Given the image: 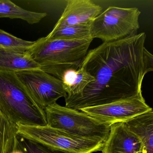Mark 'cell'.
<instances>
[{
    "instance_id": "1",
    "label": "cell",
    "mask_w": 153,
    "mask_h": 153,
    "mask_svg": "<svg viewBox=\"0 0 153 153\" xmlns=\"http://www.w3.org/2000/svg\"><path fill=\"white\" fill-rule=\"evenodd\" d=\"M146 39L141 33L90 50L79 67L94 79L81 94L66 97L65 106L79 111L141 94L144 77L153 71Z\"/></svg>"
},
{
    "instance_id": "2",
    "label": "cell",
    "mask_w": 153,
    "mask_h": 153,
    "mask_svg": "<svg viewBox=\"0 0 153 153\" xmlns=\"http://www.w3.org/2000/svg\"><path fill=\"white\" fill-rule=\"evenodd\" d=\"M92 42L43 37L36 41L27 52L41 70L62 80L66 71L79 68Z\"/></svg>"
},
{
    "instance_id": "3",
    "label": "cell",
    "mask_w": 153,
    "mask_h": 153,
    "mask_svg": "<svg viewBox=\"0 0 153 153\" xmlns=\"http://www.w3.org/2000/svg\"><path fill=\"white\" fill-rule=\"evenodd\" d=\"M0 110L16 125H47L44 110L36 103L13 71H0Z\"/></svg>"
},
{
    "instance_id": "4",
    "label": "cell",
    "mask_w": 153,
    "mask_h": 153,
    "mask_svg": "<svg viewBox=\"0 0 153 153\" xmlns=\"http://www.w3.org/2000/svg\"><path fill=\"white\" fill-rule=\"evenodd\" d=\"M47 125L75 136L104 143L110 134L111 125L85 113L62 106L57 103L44 110Z\"/></svg>"
},
{
    "instance_id": "5",
    "label": "cell",
    "mask_w": 153,
    "mask_h": 153,
    "mask_svg": "<svg viewBox=\"0 0 153 153\" xmlns=\"http://www.w3.org/2000/svg\"><path fill=\"white\" fill-rule=\"evenodd\" d=\"M140 14L136 7H109L91 23V36L109 42L135 35L139 29Z\"/></svg>"
},
{
    "instance_id": "6",
    "label": "cell",
    "mask_w": 153,
    "mask_h": 153,
    "mask_svg": "<svg viewBox=\"0 0 153 153\" xmlns=\"http://www.w3.org/2000/svg\"><path fill=\"white\" fill-rule=\"evenodd\" d=\"M18 136L69 153L101 151L104 142L80 137L59 129L45 126L16 125Z\"/></svg>"
},
{
    "instance_id": "7",
    "label": "cell",
    "mask_w": 153,
    "mask_h": 153,
    "mask_svg": "<svg viewBox=\"0 0 153 153\" xmlns=\"http://www.w3.org/2000/svg\"><path fill=\"white\" fill-rule=\"evenodd\" d=\"M15 73L30 96L42 110L56 103L61 97L67 96L62 80L42 70Z\"/></svg>"
},
{
    "instance_id": "8",
    "label": "cell",
    "mask_w": 153,
    "mask_h": 153,
    "mask_svg": "<svg viewBox=\"0 0 153 153\" xmlns=\"http://www.w3.org/2000/svg\"><path fill=\"white\" fill-rule=\"evenodd\" d=\"M141 94L111 103L80 109L79 111L102 122L111 125L125 122L152 111Z\"/></svg>"
},
{
    "instance_id": "9",
    "label": "cell",
    "mask_w": 153,
    "mask_h": 153,
    "mask_svg": "<svg viewBox=\"0 0 153 153\" xmlns=\"http://www.w3.org/2000/svg\"><path fill=\"white\" fill-rule=\"evenodd\" d=\"M101 11V7L90 0L68 1L62 15L52 31L69 26L91 23Z\"/></svg>"
},
{
    "instance_id": "10",
    "label": "cell",
    "mask_w": 153,
    "mask_h": 153,
    "mask_svg": "<svg viewBox=\"0 0 153 153\" xmlns=\"http://www.w3.org/2000/svg\"><path fill=\"white\" fill-rule=\"evenodd\" d=\"M141 142L139 137L125 123L111 125L110 134L104 143L102 153H140Z\"/></svg>"
},
{
    "instance_id": "11",
    "label": "cell",
    "mask_w": 153,
    "mask_h": 153,
    "mask_svg": "<svg viewBox=\"0 0 153 153\" xmlns=\"http://www.w3.org/2000/svg\"><path fill=\"white\" fill-rule=\"evenodd\" d=\"M124 123L140 139V153H153V110Z\"/></svg>"
},
{
    "instance_id": "12",
    "label": "cell",
    "mask_w": 153,
    "mask_h": 153,
    "mask_svg": "<svg viewBox=\"0 0 153 153\" xmlns=\"http://www.w3.org/2000/svg\"><path fill=\"white\" fill-rule=\"evenodd\" d=\"M41 69L27 52H19L0 48V71L19 72Z\"/></svg>"
},
{
    "instance_id": "13",
    "label": "cell",
    "mask_w": 153,
    "mask_h": 153,
    "mask_svg": "<svg viewBox=\"0 0 153 153\" xmlns=\"http://www.w3.org/2000/svg\"><path fill=\"white\" fill-rule=\"evenodd\" d=\"M94 79V77L79 67L77 70L66 71L61 80L67 96L71 97L82 93L86 87Z\"/></svg>"
},
{
    "instance_id": "14",
    "label": "cell",
    "mask_w": 153,
    "mask_h": 153,
    "mask_svg": "<svg viewBox=\"0 0 153 153\" xmlns=\"http://www.w3.org/2000/svg\"><path fill=\"white\" fill-rule=\"evenodd\" d=\"M47 16V13L24 9L10 0L0 1V18L20 19L30 25L37 24Z\"/></svg>"
},
{
    "instance_id": "15",
    "label": "cell",
    "mask_w": 153,
    "mask_h": 153,
    "mask_svg": "<svg viewBox=\"0 0 153 153\" xmlns=\"http://www.w3.org/2000/svg\"><path fill=\"white\" fill-rule=\"evenodd\" d=\"M91 23L62 27L51 31L46 37L49 39H60L65 41H93L94 39L90 33Z\"/></svg>"
},
{
    "instance_id": "16",
    "label": "cell",
    "mask_w": 153,
    "mask_h": 153,
    "mask_svg": "<svg viewBox=\"0 0 153 153\" xmlns=\"http://www.w3.org/2000/svg\"><path fill=\"white\" fill-rule=\"evenodd\" d=\"M16 125L0 110V153H10L16 147Z\"/></svg>"
},
{
    "instance_id": "17",
    "label": "cell",
    "mask_w": 153,
    "mask_h": 153,
    "mask_svg": "<svg viewBox=\"0 0 153 153\" xmlns=\"http://www.w3.org/2000/svg\"><path fill=\"white\" fill-rule=\"evenodd\" d=\"M35 43V41L31 42L23 40L0 29V48L1 49L25 52L34 45Z\"/></svg>"
},
{
    "instance_id": "18",
    "label": "cell",
    "mask_w": 153,
    "mask_h": 153,
    "mask_svg": "<svg viewBox=\"0 0 153 153\" xmlns=\"http://www.w3.org/2000/svg\"><path fill=\"white\" fill-rule=\"evenodd\" d=\"M15 149L23 153H69L18 136Z\"/></svg>"
},
{
    "instance_id": "19",
    "label": "cell",
    "mask_w": 153,
    "mask_h": 153,
    "mask_svg": "<svg viewBox=\"0 0 153 153\" xmlns=\"http://www.w3.org/2000/svg\"><path fill=\"white\" fill-rule=\"evenodd\" d=\"M10 153H23L20 150L18 149H14L13 151H11Z\"/></svg>"
}]
</instances>
